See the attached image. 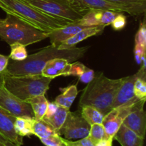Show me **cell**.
<instances>
[{
    "label": "cell",
    "instance_id": "6da1fadb",
    "mask_svg": "<svg viewBox=\"0 0 146 146\" xmlns=\"http://www.w3.org/2000/svg\"><path fill=\"white\" fill-rule=\"evenodd\" d=\"M88 48L89 46H74L67 49H59L51 44L35 54L28 55L24 61H9L4 73L11 76L39 75L45 64L50 60L61 58L68 61H76L82 58Z\"/></svg>",
    "mask_w": 146,
    "mask_h": 146
},
{
    "label": "cell",
    "instance_id": "7a4b0ae2",
    "mask_svg": "<svg viewBox=\"0 0 146 146\" xmlns=\"http://www.w3.org/2000/svg\"><path fill=\"white\" fill-rule=\"evenodd\" d=\"M122 81L123 78L112 79L101 73L95 76L84 89L79 100V106L95 107L106 115L113 109L115 96Z\"/></svg>",
    "mask_w": 146,
    "mask_h": 146
},
{
    "label": "cell",
    "instance_id": "3957f363",
    "mask_svg": "<svg viewBox=\"0 0 146 146\" xmlns=\"http://www.w3.org/2000/svg\"><path fill=\"white\" fill-rule=\"evenodd\" d=\"M0 38L9 45L19 43L27 46L48 38V33L21 17L7 14L0 21Z\"/></svg>",
    "mask_w": 146,
    "mask_h": 146
},
{
    "label": "cell",
    "instance_id": "277c9868",
    "mask_svg": "<svg viewBox=\"0 0 146 146\" xmlns=\"http://www.w3.org/2000/svg\"><path fill=\"white\" fill-rule=\"evenodd\" d=\"M52 79L39 75L11 76L0 74V82L4 88L17 98L27 101L33 97L45 95Z\"/></svg>",
    "mask_w": 146,
    "mask_h": 146
},
{
    "label": "cell",
    "instance_id": "5b68a950",
    "mask_svg": "<svg viewBox=\"0 0 146 146\" xmlns=\"http://www.w3.org/2000/svg\"><path fill=\"white\" fill-rule=\"evenodd\" d=\"M21 17L46 33L72 23L68 20L49 15L30 5L24 0H1Z\"/></svg>",
    "mask_w": 146,
    "mask_h": 146
},
{
    "label": "cell",
    "instance_id": "8992f818",
    "mask_svg": "<svg viewBox=\"0 0 146 146\" xmlns=\"http://www.w3.org/2000/svg\"><path fill=\"white\" fill-rule=\"evenodd\" d=\"M30 5L58 18L74 22L81 19L84 13L78 11L66 0H24Z\"/></svg>",
    "mask_w": 146,
    "mask_h": 146
},
{
    "label": "cell",
    "instance_id": "52a82bcc",
    "mask_svg": "<svg viewBox=\"0 0 146 146\" xmlns=\"http://www.w3.org/2000/svg\"><path fill=\"white\" fill-rule=\"evenodd\" d=\"M78 11L86 14L88 10H111L117 12H125L132 16L144 14L146 4L138 6H125L110 2L106 0H66Z\"/></svg>",
    "mask_w": 146,
    "mask_h": 146
},
{
    "label": "cell",
    "instance_id": "ba28073f",
    "mask_svg": "<svg viewBox=\"0 0 146 146\" xmlns=\"http://www.w3.org/2000/svg\"><path fill=\"white\" fill-rule=\"evenodd\" d=\"M90 128L91 125L84 119L80 111H69L65 122L57 133L64 135L65 139L69 141L78 140L88 136Z\"/></svg>",
    "mask_w": 146,
    "mask_h": 146
},
{
    "label": "cell",
    "instance_id": "9c48e42d",
    "mask_svg": "<svg viewBox=\"0 0 146 146\" xmlns=\"http://www.w3.org/2000/svg\"><path fill=\"white\" fill-rule=\"evenodd\" d=\"M0 106L15 117H31L34 113L29 103L21 100L7 91L0 82Z\"/></svg>",
    "mask_w": 146,
    "mask_h": 146
},
{
    "label": "cell",
    "instance_id": "30bf717a",
    "mask_svg": "<svg viewBox=\"0 0 146 146\" xmlns=\"http://www.w3.org/2000/svg\"><path fill=\"white\" fill-rule=\"evenodd\" d=\"M139 99L125 105L114 108L104 117L103 125L104 127L107 138H113L123 124V120L128 113L132 111L134 106Z\"/></svg>",
    "mask_w": 146,
    "mask_h": 146
},
{
    "label": "cell",
    "instance_id": "8fae6325",
    "mask_svg": "<svg viewBox=\"0 0 146 146\" xmlns=\"http://www.w3.org/2000/svg\"><path fill=\"white\" fill-rule=\"evenodd\" d=\"M145 102V99L139 100L123 122L124 125L143 138H145L146 131V113L143 108Z\"/></svg>",
    "mask_w": 146,
    "mask_h": 146
},
{
    "label": "cell",
    "instance_id": "7c38bea8",
    "mask_svg": "<svg viewBox=\"0 0 146 146\" xmlns=\"http://www.w3.org/2000/svg\"><path fill=\"white\" fill-rule=\"evenodd\" d=\"M17 117L0 106V134L17 146L23 145V137L16 133L14 121Z\"/></svg>",
    "mask_w": 146,
    "mask_h": 146
},
{
    "label": "cell",
    "instance_id": "4fadbf2b",
    "mask_svg": "<svg viewBox=\"0 0 146 146\" xmlns=\"http://www.w3.org/2000/svg\"><path fill=\"white\" fill-rule=\"evenodd\" d=\"M138 78L136 74L123 78L122 83L115 96L113 108L138 100L134 94V83Z\"/></svg>",
    "mask_w": 146,
    "mask_h": 146
},
{
    "label": "cell",
    "instance_id": "5bb4252c",
    "mask_svg": "<svg viewBox=\"0 0 146 146\" xmlns=\"http://www.w3.org/2000/svg\"><path fill=\"white\" fill-rule=\"evenodd\" d=\"M85 28L87 27L81 25L78 21H74L48 33L47 38H49L51 44L58 48L66 40L71 38L78 31L84 29Z\"/></svg>",
    "mask_w": 146,
    "mask_h": 146
},
{
    "label": "cell",
    "instance_id": "9a60e30c",
    "mask_svg": "<svg viewBox=\"0 0 146 146\" xmlns=\"http://www.w3.org/2000/svg\"><path fill=\"white\" fill-rule=\"evenodd\" d=\"M70 66L71 64L65 58H54L45 64L41 71V75L51 79L60 76H66L68 74Z\"/></svg>",
    "mask_w": 146,
    "mask_h": 146
},
{
    "label": "cell",
    "instance_id": "2e32d148",
    "mask_svg": "<svg viewBox=\"0 0 146 146\" xmlns=\"http://www.w3.org/2000/svg\"><path fill=\"white\" fill-rule=\"evenodd\" d=\"M105 27V26L98 25L85 28L84 29L78 31V33H76L75 35L71 36V38L66 40L58 48L59 49H67V48L76 46V45L78 44V43L89 38V37L101 34L104 32Z\"/></svg>",
    "mask_w": 146,
    "mask_h": 146
},
{
    "label": "cell",
    "instance_id": "e0dca14e",
    "mask_svg": "<svg viewBox=\"0 0 146 146\" xmlns=\"http://www.w3.org/2000/svg\"><path fill=\"white\" fill-rule=\"evenodd\" d=\"M114 139L116 140L121 146H143L144 138H141L123 124L121 125L114 135Z\"/></svg>",
    "mask_w": 146,
    "mask_h": 146
},
{
    "label": "cell",
    "instance_id": "ac0fdd59",
    "mask_svg": "<svg viewBox=\"0 0 146 146\" xmlns=\"http://www.w3.org/2000/svg\"><path fill=\"white\" fill-rule=\"evenodd\" d=\"M61 94L56 98L55 102L58 106L70 109L78 94L77 85H71L64 88H60Z\"/></svg>",
    "mask_w": 146,
    "mask_h": 146
},
{
    "label": "cell",
    "instance_id": "d6986e66",
    "mask_svg": "<svg viewBox=\"0 0 146 146\" xmlns=\"http://www.w3.org/2000/svg\"><path fill=\"white\" fill-rule=\"evenodd\" d=\"M27 102L29 103L34 113L35 120H41L44 118L47 110L48 101L44 95H39L29 99Z\"/></svg>",
    "mask_w": 146,
    "mask_h": 146
},
{
    "label": "cell",
    "instance_id": "ffe728a7",
    "mask_svg": "<svg viewBox=\"0 0 146 146\" xmlns=\"http://www.w3.org/2000/svg\"><path fill=\"white\" fill-rule=\"evenodd\" d=\"M34 121V118L31 117H17L14 125L16 133L21 137L33 135Z\"/></svg>",
    "mask_w": 146,
    "mask_h": 146
},
{
    "label": "cell",
    "instance_id": "44dd1931",
    "mask_svg": "<svg viewBox=\"0 0 146 146\" xmlns=\"http://www.w3.org/2000/svg\"><path fill=\"white\" fill-rule=\"evenodd\" d=\"M69 111V109H67V108L58 106V109L53 115L48 117H44L42 119L46 123H48L57 133L65 122L67 115H68Z\"/></svg>",
    "mask_w": 146,
    "mask_h": 146
},
{
    "label": "cell",
    "instance_id": "7402d4cb",
    "mask_svg": "<svg viewBox=\"0 0 146 146\" xmlns=\"http://www.w3.org/2000/svg\"><path fill=\"white\" fill-rule=\"evenodd\" d=\"M81 108V115L89 125L102 123L105 115L99 110L91 106H83Z\"/></svg>",
    "mask_w": 146,
    "mask_h": 146
},
{
    "label": "cell",
    "instance_id": "603a6c76",
    "mask_svg": "<svg viewBox=\"0 0 146 146\" xmlns=\"http://www.w3.org/2000/svg\"><path fill=\"white\" fill-rule=\"evenodd\" d=\"M104 10L91 9L88 10L84 14L81 19L78 20V23L81 25L86 27H94L101 25V17Z\"/></svg>",
    "mask_w": 146,
    "mask_h": 146
},
{
    "label": "cell",
    "instance_id": "cb8c5ba5",
    "mask_svg": "<svg viewBox=\"0 0 146 146\" xmlns=\"http://www.w3.org/2000/svg\"><path fill=\"white\" fill-rule=\"evenodd\" d=\"M57 133L55 130L43 119L35 120L33 125V135L39 139L46 138L51 135Z\"/></svg>",
    "mask_w": 146,
    "mask_h": 146
},
{
    "label": "cell",
    "instance_id": "d4e9b609",
    "mask_svg": "<svg viewBox=\"0 0 146 146\" xmlns=\"http://www.w3.org/2000/svg\"><path fill=\"white\" fill-rule=\"evenodd\" d=\"M10 47H11V53H10L9 58L12 61H24L28 56V53L25 46L19 43H14L10 45Z\"/></svg>",
    "mask_w": 146,
    "mask_h": 146
},
{
    "label": "cell",
    "instance_id": "484cf974",
    "mask_svg": "<svg viewBox=\"0 0 146 146\" xmlns=\"http://www.w3.org/2000/svg\"><path fill=\"white\" fill-rule=\"evenodd\" d=\"M88 137L94 144L101 140L106 138L107 137L103 124L95 123L91 125Z\"/></svg>",
    "mask_w": 146,
    "mask_h": 146
},
{
    "label": "cell",
    "instance_id": "4316f807",
    "mask_svg": "<svg viewBox=\"0 0 146 146\" xmlns=\"http://www.w3.org/2000/svg\"><path fill=\"white\" fill-rule=\"evenodd\" d=\"M134 94L139 100H144L146 98L145 79L138 78L134 83Z\"/></svg>",
    "mask_w": 146,
    "mask_h": 146
},
{
    "label": "cell",
    "instance_id": "83f0119b",
    "mask_svg": "<svg viewBox=\"0 0 146 146\" xmlns=\"http://www.w3.org/2000/svg\"><path fill=\"white\" fill-rule=\"evenodd\" d=\"M45 146H65L63 138L58 133H55L46 138L40 139Z\"/></svg>",
    "mask_w": 146,
    "mask_h": 146
},
{
    "label": "cell",
    "instance_id": "f1b7e54d",
    "mask_svg": "<svg viewBox=\"0 0 146 146\" xmlns=\"http://www.w3.org/2000/svg\"><path fill=\"white\" fill-rule=\"evenodd\" d=\"M135 44L146 47V26L145 21L140 24V27L135 36Z\"/></svg>",
    "mask_w": 146,
    "mask_h": 146
},
{
    "label": "cell",
    "instance_id": "f546056e",
    "mask_svg": "<svg viewBox=\"0 0 146 146\" xmlns=\"http://www.w3.org/2000/svg\"><path fill=\"white\" fill-rule=\"evenodd\" d=\"M63 141L65 146H94L95 145L88 136L75 141H69L63 138Z\"/></svg>",
    "mask_w": 146,
    "mask_h": 146
},
{
    "label": "cell",
    "instance_id": "4dcf8cb0",
    "mask_svg": "<svg viewBox=\"0 0 146 146\" xmlns=\"http://www.w3.org/2000/svg\"><path fill=\"white\" fill-rule=\"evenodd\" d=\"M119 13L121 12L111 11V10H104L102 17H101V25L106 27V26L111 24V23L113 22V21L115 19V18Z\"/></svg>",
    "mask_w": 146,
    "mask_h": 146
},
{
    "label": "cell",
    "instance_id": "1f68e13d",
    "mask_svg": "<svg viewBox=\"0 0 146 146\" xmlns=\"http://www.w3.org/2000/svg\"><path fill=\"white\" fill-rule=\"evenodd\" d=\"M127 23V19L124 14L119 13L115 17V19L111 23L112 28L115 31H119L123 29L125 27Z\"/></svg>",
    "mask_w": 146,
    "mask_h": 146
},
{
    "label": "cell",
    "instance_id": "d6a6232c",
    "mask_svg": "<svg viewBox=\"0 0 146 146\" xmlns=\"http://www.w3.org/2000/svg\"><path fill=\"white\" fill-rule=\"evenodd\" d=\"M86 68V66L84 65L82 63L75 61V62L71 64L69 71H68V76H79Z\"/></svg>",
    "mask_w": 146,
    "mask_h": 146
},
{
    "label": "cell",
    "instance_id": "836d02e7",
    "mask_svg": "<svg viewBox=\"0 0 146 146\" xmlns=\"http://www.w3.org/2000/svg\"><path fill=\"white\" fill-rule=\"evenodd\" d=\"M79 81L84 84H89L95 78V72L91 68L86 66L84 72L79 76Z\"/></svg>",
    "mask_w": 146,
    "mask_h": 146
},
{
    "label": "cell",
    "instance_id": "e575fe53",
    "mask_svg": "<svg viewBox=\"0 0 146 146\" xmlns=\"http://www.w3.org/2000/svg\"><path fill=\"white\" fill-rule=\"evenodd\" d=\"M106 1L125 6H138L146 4V0H106Z\"/></svg>",
    "mask_w": 146,
    "mask_h": 146
},
{
    "label": "cell",
    "instance_id": "d590c367",
    "mask_svg": "<svg viewBox=\"0 0 146 146\" xmlns=\"http://www.w3.org/2000/svg\"><path fill=\"white\" fill-rule=\"evenodd\" d=\"M145 48L142 46H140L138 44H135V48H134V55H135V59L137 64L141 65L142 62V59L143 56H145Z\"/></svg>",
    "mask_w": 146,
    "mask_h": 146
},
{
    "label": "cell",
    "instance_id": "8d00e7d4",
    "mask_svg": "<svg viewBox=\"0 0 146 146\" xmlns=\"http://www.w3.org/2000/svg\"><path fill=\"white\" fill-rule=\"evenodd\" d=\"M9 58V56L3 55L0 54V74L4 72L7 68Z\"/></svg>",
    "mask_w": 146,
    "mask_h": 146
},
{
    "label": "cell",
    "instance_id": "74e56055",
    "mask_svg": "<svg viewBox=\"0 0 146 146\" xmlns=\"http://www.w3.org/2000/svg\"><path fill=\"white\" fill-rule=\"evenodd\" d=\"M58 105L56 104V103L54 101V102L48 103V106H47V110L46 112L45 115L44 117H48L50 115H53L54 113L56 111V110L58 109Z\"/></svg>",
    "mask_w": 146,
    "mask_h": 146
},
{
    "label": "cell",
    "instance_id": "f35d334b",
    "mask_svg": "<svg viewBox=\"0 0 146 146\" xmlns=\"http://www.w3.org/2000/svg\"><path fill=\"white\" fill-rule=\"evenodd\" d=\"M0 8H1L2 10H4V11H5V12L7 13V14H11V15H14V16H17V17H21V19H24L23 18V17H21V16L19 15V14H17V13H16L15 11H13V10H11V9L9 8V7H7V6L5 4H4V3H3L2 1H1V0H0ZM24 20H25V19H24ZM25 21H27V20H25ZM28 22H29V21H28Z\"/></svg>",
    "mask_w": 146,
    "mask_h": 146
},
{
    "label": "cell",
    "instance_id": "ab89813d",
    "mask_svg": "<svg viewBox=\"0 0 146 146\" xmlns=\"http://www.w3.org/2000/svg\"><path fill=\"white\" fill-rule=\"evenodd\" d=\"M113 138H106L101 140L94 145V146H113Z\"/></svg>",
    "mask_w": 146,
    "mask_h": 146
},
{
    "label": "cell",
    "instance_id": "60d3db41",
    "mask_svg": "<svg viewBox=\"0 0 146 146\" xmlns=\"http://www.w3.org/2000/svg\"><path fill=\"white\" fill-rule=\"evenodd\" d=\"M10 141H9L8 140L6 139L3 135H1L0 134V143H4V144H9L10 143Z\"/></svg>",
    "mask_w": 146,
    "mask_h": 146
},
{
    "label": "cell",
    "instance_id": "b9f144b4",
    "mask_svg": "<svg viewBox=\"0 0 146 146\" xmlns=\"http://www.w3.org/2000/svg\"><path fill=\"white\" fill-rule=\"evenodd\" d=\"M0 146H17L15 144L12 143H10L9 144H4V143H0Z\"/></svg>",
    "mask_w": 146,
    "mask_h": 146
},
{
    "label": "cell",
    "instance_id": "7bdbcfd3",
    "mask_svg": "<svg viewBox=\"0 0 146 146\" xmlns=\"http://www.w3.org/2000/svg\"><path fill=\"white\" fill-rule=\"evenodd\" d=\"M1 19H0V21H1Z\"/></svg>",
    "mask_w": 146,
    "mask_h": 146
}]
</instances>
